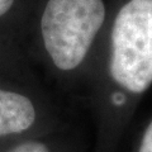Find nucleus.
Here are the masks:
<instances>
[{"label":"nucleus","instance_id":"obj_1","mask_svg":"<svg viewBox=\"0 0 152 152\" xmlns=\"http://www.w3.org/2000/svg\"><path fill=\"white\" fill-rule=\"evenodd\" d=\"M109 18V0H34L24 51L51 88L76 110Z\"/></svg>","mask_w":152,"mask_h":152},{"label":"nucleus","instance_id":"obj_2","mask_svg":"<svg viewBox=\"0 0 152 152\" xmlns=\"http://www.w3.org/2000/svg\"><path fill=\"white\" fill-rule=\"evenodd\" d=\"M152 85V0H109V18L85 91L88 108L105 128L109 118Z\"/></svg>","mask_w":152,"mask_h":152},{"label":"nucleus","instance_id":"obj_3","mask_svg":"<svg viewBox=\"0 0 152 152\" xmlns=\"http://www.w3.org/2000/svg\"><path fill=\"white\" fill-rule=\"evenodd\" d=\"M18 41L0 37V147L46 134L77 121Z\"/></svg>","mask_w":152,"mask_h":152},{"label":"nucleus","instance_id":"obj_4","mask_svg":"<svg viewBox=\"0 0 152 152\" xmlns=\"http://www.w3.org/2000/svg\"><path fill=\"white\" fill-rule=\"evenodd\" d=\"M0 152H88L80 122L46 134L28 137L0 147Z\"/></svg>","mask_w":152,"mask_h":152},{"label":"nucleus","instance_id":"obj_5","mask_svg":"<svg viewBox=\"0 0 152 152\" xmlns=\"http://www.w3.org/2000/svg\"><path fill=\"white\" fill-rule=\"evenodd\" d=\"M34 0H0V37L24 45Z\"/></svg>","mask_w":152,"mask_h":152},{"label":"nucleus","instance_id":"obj_6","mask_svg":"<svg viewBox=\"0 0 152 152\" xmlns=\"http://www.w3.org/2000/svg\"><path fill=\"white\" fill-rule=\"evenodd\" d=\"M137 152H152V121L148 123L142 134Z\"/></svg>","mask_w":152,"mask_h":152}]
</instances>
